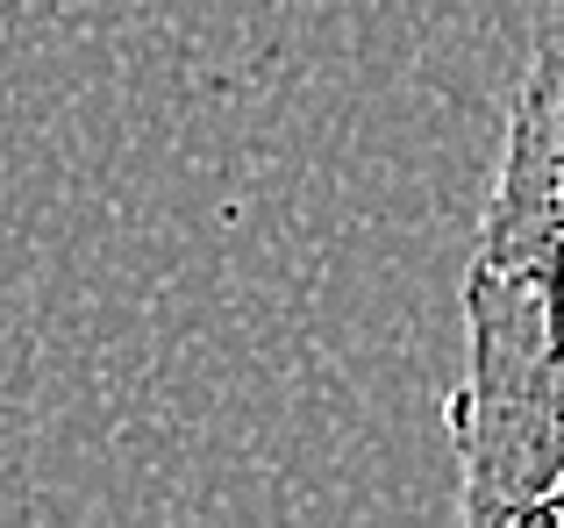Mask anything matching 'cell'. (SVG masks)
<instances>
[{"instance_id": "obj_1", "label": "cell", "mask_w": 564, "mask_h": 528, "mask_svg": "<svg viewBox=\"0 0 564 528\" xmlns=\"http://www.w3.org/2000/svg\"><path fill=\"white\" fill-rule=\"evenodd\" d=\"M457 315H465V358L451 400H486L514 386L564 315V22L514 79Z\"/></svg>"}, {"instance_id": "obj_2", "label": "cell", "mask_w": 564, "mask_h": 528, "mask_svg": "<svg viewBox=\"0 0 564 528\" xmlns=\"http://www.w3.org/2000/svg\"><path fill=\"white\" fill-rule=\"evenodd\" d=\"M443 415L457 450V515L471 528L536 521V507L564 493V315L514 386L451 400Z\"/></svg>"}, {"instance_id": "obj_3", "label": "cell", "mask_w": 564, "mask_h": 528, "mask_svg": "<svg viewBox=\"0 0 564 528\" xmlns=\"http://www.w3.org/2000/svg\"><path fill=\"white\" fill-rule=\"evenodd\" d=\"M536 528H564V493H557V501H543V507H536Z\"/></svg>"}]
</instances>
